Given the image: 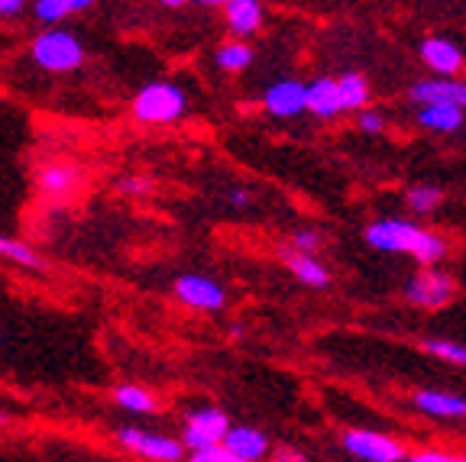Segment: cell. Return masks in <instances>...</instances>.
Returning <instances> with one entry per match:
<instances>
[{"mask_svg": "<svg viewBox=\"0 0 466 462\" xmlns=\"http://www.w3.org/2000/svg\"><path fill=\"white\" fill-rule=\"evenodd\" d=\"M366 243L376 246L379 253L415 256V259L424 262V266H431V262L444 259L447 256L444 236H434V233L408 224V220H376L372 226H366Z\"/></svg>", "mask_w": 466, "mask_h": 462, "instance_id": "obj_1", "label": "cell"}, {"mask_svg": "<svg viewBox=\"0 0 466 462\" xmlns=\"http://www.w3.org/2000/svg\"><path fill=\"white\" fill-rule=\"evenodd\" d=\"M185 110H188V97L178 85H168V81H156V85H146L137 97H133V116L139 123H149V126H166V123L182 120Z\"/></svg>", "mask_w": 466, "mask_h": 462, "instance_id": "obj_2", "label": "cell"}, {"mask_svg": "<svg viewBox=\"0 0 466 462\" xmlns=\"http://www.w3.org/2000/svg\"><path fill=\"white\" fill-rule=\"evenodd\" d=\"M29 52H33V62L52 75L75 72L85 62V45L68 29H46V33H39Z\"/></svg>", "mask_w": 466, "mask_h": 462, "instance_id": "obj_3", "label": "cell"}, {"mask_svg": "<svg viewBox=\"0 0 466 462\" xmlns=\"http://www.w3.org/2000/svg\"><path fill=\"white\" fill-rule=\"evenodd\" d=\"M116 440L124 443L130 453L143 456L149 462H182L185 447L178 440L166 434H156V430H143V427H120L116 430Z\"/></svg>", "mask_w": 466, "mask_h": 462, "instance_id": "obj_4", "label": "cell"}, {"mask_svg": "<svg viewBox=\"0 0 466 462\" xmlns=\"http://www.w3.org/2000/svg\"><path fill=\"white\" fill-rule=\"evenodd\" d=\"M230 430V420H227L224 411L218 407H198V411H188L185 417V434H182V447H188L191 453L198 449H208V447H220Z\"/></svg>", "mask_w": 466, "mask_h": 462, "instance_id": "obj_5", "label": "cell"}, {"mask_svg": "<svg viewBox=\"0 0 466 462\" xmlns=\"http://www.w3.org/2000/svg\"><path fill=\"white\" fill-rule=\"evenodd\" d=\"M343 449L350 456L366 462H399L405 459V449L399 440H389L386 434H376V430H350L343 437Z\"/></svg>", "mask_w": 466, "mask_h": 462, "instance_id": "obj_6", "label": "cell"}, {"mask_svg": "<svg viewBox=\"0 0 466 462\" xmlns=\"http://www.w3.org/2000/svg\"><path fill=\"white\" fill-rule=\"evenodd\" d=\"M175 295L178 301L195 307V311H220L227 304V295L214 278L208 275H182L178 282H175Z\"/></svg>", "mask_w": 466, "mask_h": 462, "instance_id": "obj_7", "label": "cell"}, {"mask_svg": "<svg viewBox=\"0 0 466 462\" xmlns=\"http://www.w3.org/2000/svg\"><path fill=\"white\" fill-rule=\"evenodd\" d=\"M405 297L418 307H441L453 297V278L447 272H418L405 288Z\"/></svg>", "mask_w": 466, "mask_h": 462, "instance_id": "obj_8", "label": "cell"}, {"mask_svg": "<svg viewBox=\"0 0 466 462\" xmlns=\"http://www.w3.org/2000/svg\"><path fill=\"white\" fill-rule=\"evenodd\" d=\"M411 97L421 107H457L466 110V85L453 78H424L411 85Z\"/></svg>", "mask_w": 466, "mask_h": 462, "instance_id": "obj_9", "label": "cell"}, {"mask_svg": "<svg viewBox=\"0 0 466 462\" xmlns=\"http://www.w3.org/2000/svg\"><path fill=\"white\" fill-rule=\"evenodd\" d=\"M262 104H266V110H269L272 116H299L308 110V85H301V81H295V78L276 81V85L266 91Z\"/></svg>", "mask_w": 466, "mask_h": 462, "instance_id": "obj_10", "label": "cell"}, {"mask_svg": "<svg viewBox=\"0 0 466 462\" xmlns=\"http://www.w3.org/2000/svg\"><path fill=\"white\" fill-rule=\"evenodd\" d=\"M220 447L233 453L240 462H262L269 453V440L256 430V427H230Z\"/></svg>", "mask_w": 466, "mask_h": 462, "instance_id": "obj_11", "label": "cell"}, {"mask_svg": "<svg viewBox=\"0 0 466 462\" xmlns=\"http://www.w3.org/2000/svg\"><path fill=\"white\" fill-rule=\"evenodd\" d=\"M421 58H424V65L441 72L444 78L463 68V55H460V49L451 43V39H424Z\"/></svg>", "mask_w": 466, "mask_h": 462, "instance_id": "obj_12", "label": "cell"}, {"mask_svg": "<svg viewBox=\"0 0 466 462\" xmlns=\"http://www.w3.org/2000/svg\"><path fill=\"white\" fill-rule=\"evenodd\" d=\"M224 14L233 36H253L256 29L262 26V7L256 0H227Z\"/></svg>", "mask_w": 466, "mask_h": 462, "instance_id": "obj_13", "label": "cell"}, {"mask_svg": "<svg viewBox=\"0 0 466 462\" xmlns=\"http://www.w3.org/2000/svg\"><path fill=\"white\" fill-rule=\"evenodd\" d=\"M415 407L434 417H466V397L447 391H415Z\"/></svg>", "mask_w": 466, "mask_h": 462, "instance_id": "obj_14", "label": "cell"}, {"mask_svg": "<svg viewBox=\"0 0 466 462\" xmlns=\"http://www.w3.org/2000/svg\"><path fill=\"white\" fill-rule=\"evenodd\" d=\"M282 259H285V266L295 272L299 282L311 285V288H328L330 285V272L320 266L314 256H301V253H289V249H282Z\"/></svg>", "mask_w": 466, "mask_h": 462, "instance_id": "obj_15", "label": "cell"}, {"mask_svg": "<svg viewBox=\"0 0 466 462\" xmlns=\"http://www.w3.org/2000/svg\"><path fill=\"white\" fill-rule=\"evenodd\" d=\"M308 110L314 116H337L340 114V97H337V81L334 78H318L308 85Z\"/></svg>", "mask_w": 466, "mask_h": 462, "instance_id": "obj_16", "label": "cell"}, {"mask_svg": "<svg viewBox=\"0 0 466 462\" xmlns=\"http://www.w3.org/2000/svg\"><path fill=\"white\" fill-rule=\"evenodd\" d=\"M337 97H340V110H363L370 101V81L357 72L343 75L337 81Z\"/></svg>", "mask_w": 466, "mask_h": 462, "instance_id": "obj_17", "label": "cell"}, {"mask_svg": "<svg viewBox=\"0 0 466 462\" xmlns=\"http://www.w3.org/2000/svg\"><path fill=\"white\" fill-rule=\"evenodd\" d=\"M87 7H91V0H39V4H33V14H36V20L56 29V23H62L72 14H85Z\"/></svg>", "mask_w": 466, "mask_h": 462, "instance_id": "obj_18", "label": "cell"}, {"mask_svg": "<svg viewBox=\"0 0 466 462\" xmlns=\"http://www.w3.org/2000/svg\"><path fill=\"white\" fill-rule=\"evenodd\" d=\"M418 123L428 126V130H437V133H453V130L463 126V110H457V107H421Z\"/></svg>", "mask_w": 466, "mask_h": 462, "instance_id": "obj_19", "label": "cell"}, {"mask_svg": "<svg viewBox=\"0 0 466 462\" xmlns=\"http://www.w3.org/2000/svg\"><path fill=\"white\" fill-rule=\"evenodd\" d=\"M0 259H10L23 268H33V272H46V259L39 253H33L26 243L10 236H0Z\"/></svg>", "mask_w": 466, "mask_h": 462, "instance_id": "obj_20", "label": "cell"}, {"mask_svg": "<svg viewBox=\"0 0 466 462\" xmlns=\"http://www.w3.org/2000/svg\"><path fill=\"white\" fill-rule=\"evenodd\" d=\"M114 401L130 414H153L156 411V397L146 388H139V385H120V388L114 391Z\"/></svg>", "mask_w": 466, "mask_h": 462, "instance_id": "obj_21", "label": "cell"}, {"mask_svg": "<svg viewBox=\"0 0 466 462\" xmlns=\"http://www.w3.org/2000/svg\"><path fill=\"white\" fill-rule=\"evenodd\" d=\"M75 181H78V172H75L72 166H46L43 172H39V185H43L49 195H66Z\"/></svg>", "mask_w": 466, "mask_h": 462, "instance_id": "obj_22", "label": "cell"}, {"mask_svg": "<svg viewBox=\"0 0 466 462\" xmlns=\"http://www.w3.org/2000/svg\"><path fill=\"white\" fill-rule=\"evenodd\" d=\"M214 58H218V65L224 68V72L237 75V72H243L249 62H253V49H249V45H243V43H224Z\"/></svg>", "mask_w": 466, "mask_h": 462, "instance_id": "obj_23", "label": "cell"}, {"mask_svg": "<svg viewBox=\"0 0 466 462\" xmlns=\"http://www.w3.org/2000/svg\"><path fill=\"white\" fill-rule=\"evenodd\" d=\"M431 356L437 359H447V362H457V366H466V346L463 343H451V340H428L424 343Z\"/></svg>", "mask_w": 466, "mask_h": 462, "instance_id": "obj_24", "label": "cell"}, {"mask_svg": "<svg viewBox=\"0 0 466 462\" xmlns=\"http://www.w3.org/2000/svg\"><path fill=\"white\" fill-rule=\"evenodd\" d=\"M441 188H431V185H418V188L408 191V204H411V210H418V214H428V210H434L437 204H441Z\"/></svg>", "mask_w": 466, "mask_h": 462, "instance_id": "obj_25", "label": "cell"}, {"mask_svg": "<svg viewBox=\"0 0 466 462\" xmlns=\"http://www.w3.org/2000/svg\"><path fill=\"white\" fill-rule=\"evenodd\" d=\"M188 462H240L233 453H227L224 447H208V449H198V453H191Z\"/></svg>", "mask_w": 466, "mask_h": 462, "instance_id": "obj_26", "label": "cell"}, {"mask_svg": "<svg viewBox=\"0 0 466 462\" xmlns=\"http://www.w3.org/2000/svg\"><path fill=\"white\" fill-rule=\"evenodd\" d=\"M291 243H295V253H301V256H311L314 249L320 246V236L314 230H299L295 236H291Z\"/></svg>", "mask_w": 466, "mask_h": 462, "instance_id": "obj_27", "label": "cell"}, {"mask_svg": "<svg viewBox=\"0 0 466 462\" xmlns=\"http://www.w3.org/2000/svg\"><path fill=\"white\" fill-rule=\"evenodd\" d=\"M357 123H360V130L363 133H382V126H386V120H382L379 110H360Z\"/></svg>", "mask_w": 466, "mask_h": 462, "instance_id": "obj_28", "label": "cell"}, {"mask_svg": "<svg viewBox=\"0 0 466 462\" xmlns=\"http://www.w3.org/2000/svg\"><path fill=\"white\" fill-rule=\"evenodd\" d=\"M408 462H466V456L441 453V449H424V453L408 456Z\"/></svg>", "mask_w": 466, "mask_h": 462, "instance_id": "obj_29", "label": "cell"}, {"mask_svg": "<svg viewBox=\"0 0 466 462\" xmlns=\"http://www.w3.org/2000/svg\"><path fill=\"white\" fill-rule=\"evenodd\" d=\"M116 188H120V195H149V188H153V185H149L146 178H124Z\"/></svg>", "mask_w": 466, "mask_h": 462, "instance_id": "obj_30", "label": "cell"}, {"mask_svg": "<svg viewBox=\"0 0 466 462\" xmlns=\"http://www.w3.org/2000/svg\"><path fill=\"white\" fill-rule=\"evenodd\" d=\"M23 14V0H0V16H16Z\"/></svg>", "mask_w": 466, "mask_h": 462, "instance_id": "obj_31", "label": "cell"}, {"mask_svg": "<svg viewBox=\"0 0 466 462\" xmlns=\"http://www.w3.org/2000/svg\"><path fill=\"white\" fill-rule=\"evenodd\" d=\"M272 462H308V459L301 453H295V449H279Z\"/></svg>", "mask_w": 466, "mask_h": 462, "instance_id": "obj_32", "label": "cell"}, {"mask_svg": "<svg viewBox=\"0 0 466 462\" xmlns=\"http://www.w3.org/2000/svg\"><path fill=\"white\" fill-rule=\"evenodd\" d=\"M230 204H237V207H247V204H249V195H247V191H233V195H230Z\"/></svg>", "mask_w": 466, "mask_h": 462, "instance_id": "obj_33", "label": "cell"}, {"mask_svg": "<svg viewBox=\"0 0 466 462\" xmlns=\"http://www.w3.org/2000/svg\"><path fill=\"white\" fill-rule=\"evenodd\" d=\"M0 424H7V414H4V411H0Z\"/></svg>", "mask_w": 466, "mask_h": 462, "instance_id": "obj_34", "label": "cell"}]
</instances>
